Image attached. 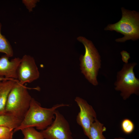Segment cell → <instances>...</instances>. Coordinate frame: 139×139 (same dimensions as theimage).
Segmentation results:
<instances>
[{
  "label": "cell",
  "mask_w": 139,
  "mask_h": 139,
  "mask_svg": "<svg viewBox=\"0 0 139 139\" xmlns=\"http://www.w3.org/2000/svg\"><path fill=\"white\" fill-rule=\"evenodd\" d=\"M106 130L103 124L97 119L91 126L88 137L89 139H106L103 134Z\"/></svg>",
  "instance_id": "obj_11"
},
{
  "label": "cell",
  "mask_w": 139,
  "mask_h": 139,
  "mask_svg": "<svg viewBox=\"0 0 139 139\" xmlns=\"http://www.w3.org/2000/svg\"><path fill=\"white\" fill-rule=\"evenodd\" d=\"M114 139H126L125 138L119 137L118 138H114Z\"/></svg>",
  "instance_id": "obj_19"
},
{
  "label": "cell",
  "mask_w": 139,
  "mask_h": 139,
  "mask_svg": "<svg viewBox=\"0 0 139 139\" xmlns=\"http://www.w3.org/2000/svg\"><path fill=\"white\" fill-rule=\"evenodd\" d=\"M69 105L57 104L51 108L42 107L40 103L32 98L29 108L20 125L14 130V133L25 128L36 127L41 131L46 129L53 122L57 109Z\"/></svg>",
  "instance_id": "obj_1"
},
{
  "label": "cell",
  "mask_w": 139,
  "mask_h": 139,
  "mask_svg": "<svg viewBox=\"0 0 139 139\" xmlns=\"http://www.w3.org/2000/svg\"><path fill=\"white\" fill-rule=\"evenodd\" d=\"M40 132L44 139H73L68 122L57 110L51 124Z\"/></svg>",
  "instance_id": "obj_6"
},
{
  "label": "cell",
  "mask_w": 139,
  "mask_h": 139,
  "mask_svg": "<svg viewBox=\"0 0 139 139\" xmlns=\"http://www.w3.org/2000/svg\"><path fill=\"white\" fill-rule=\"evenodd\" d=\"M21 131L23 135V139H44L41 133L33 127L25 128Z\"/></svg>",
  "instance_id": "obj_14"
},
{
  "label": "cell",
  "mask_w": 139,
  "mask_h": 139,
  "mask_svg": "<svg viewBox=\"0 0 139 139\" xmlns=\"http://www.w3.org/2000/svg\"><path fill=\"white\" fill-rule=\"evenodd\" d=\"M13 130L6 126H0V139H12Z\"/></svg>",
  "instance_id": "obj_16"
},
{
  "label": "cell",
  "mask_w": 139,
  "mask_h": 139,
  "mask_svg": "<svg viewBox=\"0 0 139 139\" xmlns=\"http://www.w3.org/2000/svg\"><path fill=\"white\" fill-rule=\"evenodd\" d=\"M121 126L123 131L125 134H129L134 130L135 126L133 122L130 119L126 118L121 121Z\"/></svg>",
  "instance_id": "obj_15"
},
{
  "label": "cell",
  "mask_w": 139,
  "mask_h": 139,
  "mask_svg": "<svg viewBox=\"0 0 139 139\" xmlns=\"http://www.w3.org/2000/svg\"><path fill=\"white\" fill-rule=\"evenodd\" d=\"M75 101L80 109L76 117V122L82 128L84 134L88 137L91 126L97 119L96 113L92 107L82 98L76 97Z\"/></svg>",
  "instance_id": "obj_8"
},
{
  "label": "cell",
  "mask_w": 139,
  "mask_h": 139,
  "mask_svg": "<svg viewBox=\"0 0 139 139\" xmlns=\"http://www.w3.org/2000/svg\"><path fill=\"white\" fill-rule=\"evenodd\" d=\"M2 25L0 22V52L4 53L8 57L13 55V52L10 44L1 32Z\"/></svg>",
  "instance_id": "obj_13"
},
{
  "label": "cell",
  "mask_w": 139,
  "mask_h": 139,
  "mask_svg": "<svg viewBox=\"0 0 139 139\" xmlns=\"http://www.w3.org/2000/svg\"><path fill=\"white\" fill-rule=\"evenodd\" d=\"M122 17L117 23L109 24L106 30L115 31L124 36L116 39L118 42H124L129 40H135L139 37V14L136 11H130L121 8Z\"/></svg>",
  "instance_id": "obj_3"
},
{
  "label": "cell",
  "mask_w": 139,
  "mask_h": 139,
  "mask_svg": "<svg viewBox=\"0 0 139 139\" xmlns=\"http://www.w3.org/2000/svg\"><path fill=\"white\" fill-rule=\"evenodd\" d=\"M32 98L27 88L17 80L8 95L6 113L22 120L29 108Z\"/></svg>",
  "instance_id": "obj_4"
},
{
  "label": "cell",
  "mask_w": 139,
  "mask_h": 139,
  "mask_svg": "<svg viewBox=\"0 0 139 139\" xmlns=\"http://www.w3.org/2000/svg\"><path fill=\"white\" fill-rule=\"evenodd\" d=\"M17 80L11 79L0 81V115L6 113L5 107L8 95Z\"/></svg>",
  "instance_id": "obj_10"
},
{
  "label": "cell",
  "mask_w": 139,
  "mask_h": 139,
  "mask_svg": "<svg viewBox=\"0 0 139 139\" xmlns=\"http://www.w3.org/2000/svg\"><path fill=\"white\" fill-rule=\"evenodd\" d=\"M22 120L12 115L6 113L0 115V126L7 127L14 130L20 125Z\"/></svg>",
  "instance_id": "obj_12"
},
{
  "label": "cell",
  "mask_w": 139,
  "mask_h": 139,
  "mask_svg": "<svg viewBox=\"0 0 139 139\" xmlns=\"http://www.w3.org/2000/svg\"><path fill=\"white\" fill-rule=\"evenodd\" d=\"M17 80L24 85L37 80L39 77L40 73L34 58L25 55L21 59L17 71Z\"/></svg>",
  "instance_id": "obj_7"
},
{
  "label": "cell",
  "mask_w": 139,
  "mask_h": 139,
  "mask_svg": "<svg viewBox=\"0 0 139 139\" xmlns=\"http://www.w3.org/2000/svg\"><path fill=\"white\" fill-rule=\"evenodd\" d=\"M11 79H6L4 77H0V81H3V80H10Z\"/></svg>",
  "instance_id": "obj_18"
},
{
  "label": "cell",
  "mask_w": 139,
  "mask_h": 139,
  "mask_svg": "<svg viewBox=\"0 0 139 139\" xmlns=\"http://www.w3.org/2000/svg\"><path fill=\"white\" fill-rule=\"evenodd\" d=\"M77 40L84 45L85 52L80 55L79 59L81 73L91 84L94 86L98 84L97 77L101 68L100 56L92 42L85 37L79 36Z\"/></svg>",
  "instance_id": "obj_2"
},
{
  "label": "cell",
  "mask_w": 139,
  "mask_h": 139,
  "mask_svg": "<svg viewBox=\"0 0 139 139\" xmlns=\"http://www.w3.org/2000/svg\"><path fill=\"white\" fill-rule=\"evenodd\" d=\"M137 64L136 63L125 64L117 73L115 88L121 92L120 95L124 100L132 94H139V79L135 77L133 71Z\"/></svg>",
  "instance_id": "obj_5"
},
{
  "label": "cell",
  "mask_w": 139,
  "mask_h": 139,
  "mask_svg": "<svg viewBox=\"0 0 139 139\" xmlns=\"http://www.w3.org/2000/svg\"><path fill=\"white\" fill-rule=\"evenodd\" d=\"M5 55L0 58V77L17 80V71L21 58H15L10 60Z\"/></svg>",
  "instance_id": "obj_9"
},
{
  "label": "cell",
  "mask_w": 139,
  "mask_h": 139,
  "mask_svg": "<svg viewBox=\"0 0 139 139\" xmlns=\"http://www.w3.org/2000/svg\"><path fill=\"white\" fill-rule=\"evenodd\" d=\"M122 61L125 64L128 63V60L130 58L129 54L125 50H123L120 52Z\"/></svg>",
  "instance_id": "obj_17"
}]
</instances>
